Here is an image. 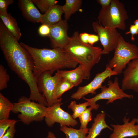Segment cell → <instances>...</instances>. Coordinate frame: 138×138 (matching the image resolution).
<instances>
[{
	"label": "cell",
	"mask_w": 138,
	"mask_h": 138,
	"mask_svg": "<svg viewBox=\"0 0 138 138\" xmlns=\"http://www.w3.org/2000/svg\"><path fill=\"white\" fill-rule=\"evenodd\" d=\"M3 24L0 25V47L8 66L29 86V99L46 106V100L39 91L37 79L33 74L34 64L33 58Z\"/></svg>",
	"instance_id": "6da1fadb"
},
{
	"label": "cell",
	"mask_w": 138,
	"mask_h": 138,
	"mask_svg": "<svg viewBox=\"0 0 138 138\" xmlns=\"http://www.w3.org/2000/svg\"><path fill=\"white\" fill-rule=\"evenodd\" d=\"M20 44L28 51L33 58L34 64L33 74L36 79L44 72H49L52 75L55 71L65 68H74L78 64L64 49H38L22 42Z\"/></svg>",
	"instance_id": "7a4b0ae2"
},
{
	"label": "cell",
	"mask_w": 138,
	"mask_h": 138,
	"mask_svg": "<svg viewBox=\"0 0 138 138\" xmlns=\"http://www.w3.org/2000/svg\"><path fill=\"white\" fill-rule=\"evenodd\" d=\"M78 31L74 32L69 43L64 48L82 67L84 79H89L92 68L100 60L101 48L82 42Z\"/></svg>",
	"instance_id": "3957f363"
},
{
	"label": "cell",
	"mask_w": 138,
	"mask_h": 138,
	"mask_svg": "<svg viewBox=\"0 0 138 138\" xmlns=\"http://www.w3.org/2000/svg\"><path fill=\"white\" fill-rule=\"evenodd\" d=\"M128 18L124 4L118 0H112L107 9H101L97 17L98 22L103 27L112 29L125 30V21Z\"/></svg>",
	"instance_id": "277c9868"
},
{
	"label": "cell",
	"mask_w": 138,
	"mask_h": 138,
	"mask_svg": "<svg viewBox=\"0 0 138 138\" xmlns=\"http://www.w3.org/2000/svg\"><path fill=\"white\" fill-rule=\"evenodd\" d=\"M47 108L46 106L22 96L17 102L14 103L12 111L15 113L20 112L18 118L24 124L28 125L33 121H42L46 115Z\"/></svg>",
	"instance_id": "5b68a950"
},
{
	"label": "cell",
	"mask_w": 138,
	"mask_h": 138,
	"mask_svg": "<svg viewBox=\"0 0 138 138\" xmlns=\"http://www.w3.org/2000/svg\"><path fill=\"white\" fill-rule=\"evenodd\" d=\"M113 57L106 65L118 74L122 73L130 61L138 57V48L120 36Z\"/></svg>",
	"instance_id": "8992f818"
},
{
	"label": "cell",
	"mask_w": 138,
	"mask_h": 138,
	"mask_svg": "<svg viewBox=\"0 0 138 138\" xmlns=\"http://www.w3.org/2000/svg\"><path fill=\"white\" fill-rule=\"evenodd\" d=\"M107 85L108 87L103 86L101 88V92L93 97L88 99L84 97L83 99L88 101L90 107L93 109L97 110L99 108V105L96 102L99 100H108L106 103L107 105L113 103L117 99L122 100L124 98H133V95L126 94L120 87L118 78H115L113 82L111 80H109Z\"/></svg>",
	"instance_id": "52a82bcc"
},
{
	"label": "cell",
	"mask_w": 138,
	"mask_h": 138,
	"mask_svg": "<svg viewBox=\"0 0 138 138\" xmlns=\"http://www.w3.org/2000/svg\"><path fill=\"white\" fill-rule=\"evenodd\" d=\"M59 76L56 72L55 75H52L48 71L44 72L41 74L37 78V88L39 92L42 93L48 103L47 107L61 103L62 98L57 99L55 92Z\"/></svg>",
	"instance_id": "ba28073f"
},
{
	"label": "cell",
	"mask_w": 138,
	"mask_h": 138,
	"mask_svg": "<svg viewBox=\"0 0 138 138\" xmlns=\"http://www.w3.org/2000/svg\"><path fill=\"white\" fill-rule=\"evenodd\" d=\"M94 31L97 34L103 49L102 54H108L114 50L121 35L116 29L104 27L98 22L92 24Z\"/></svg>",
	"instance_id": "9c48e42d"
},
{
	"label": "cell",
	"mask_w": 138,
	"mask_h": 138,
	"mask_svg": "<svg viewBox=\"0 0 138 138\" xmlns=\"http://www.w3.org/2000/svg\"><path fill=\"white\" fill-rule=\"evenodd\" d=\"M62 104L58 103L47 107L45 121L48 127H52L56 123H59L60 125L69 127L78 124V122L72 115L61 108L60 106Z\"/></svg>",
	"instance_id": "30bf717a"
},
{
	"label": "cell",
	"mask_w": 138,
	"mask_h": 138,
	"mask_svg": "<svg viewBox=\"0 0 138 138\" xmlns=\"http://www.w3.org/2000/svg\"><path fill=\"white\" fill-rule=\"evenodd\" d=\"M118 74L106 65L103 71L96 74L94 79L88 84L79 87L77 91L71 95V98L78 100L89 94H95L96 91L102 87V83L105 79L108 77L110 78L112 76Z\"/></svg>",
	"instance_id": "8fae6325"
},
{
	"label": "cell",
	"mask_w": 138,
	"mask_h": 138,
	"mask_svg": "<svg viewBox=\"0 0 138 138\" xmlns=\"http://www.w3.org/2000/svg\"><path fill=\"white\" fill-rule=\"evenodd\" d=\"M50 27V32L48 37L50 39L52 47L64 48L71 39V37L67 34V21L62 20Z\"/></svg>",
	"instance_id": "7c38bea8"
},
{
	"label": "cell",
	"mask_w": 138,
	"mask_h": 138,
	"mask_svg": "<svg viewBox=\"0 0 138 138\" xmlns=\"http://www.w3.org/2000/svg\"><path fill=\"white\" fill-rule=\"evenodd\" d=\"M121 89L138 92V57L130 61L123 72Z\"/></svg>",
	"instance_id": "4fadbf2b"
},
{
	"label": "cell",
	"mask_w": 138,
	"mask_h": 138,
	"mask_svg": "<svg viewBox=\"0 0 138 138\" xmlns=\"http://www.w3.org/2000/svg\"><path fill=\"white\" fill-rule=\"evenodd\" d=\"M129 120V118L125 116L123 120V124H111L113 128V132L109 138H126L138 136V125H135L136 119L133 118L130 122Z\"/></svg>",
	"instance_id": "5bb4252c"
},
{
	"label": "cell",
	"mask_w": 138,
	"mask_h": 138,
	"mask_svg": "<svg viewBox=\"0 0 138 138\" xmlns=\"http://www.w3.org/2000/svg\"><path fill=\"white\" fill-rule=\"evenodd\" d=\"M18 4L23 16L27 20L33 23H41L43 14L36 7L32 0H19Z\"/></svg>",
	"instance_id": "9a60e30c"
},
{
	"label": "cell",
	"mask_w": 138,
	"mask_h": 138,
	"mask_svg": "<svg viewBox=\"0 0 138 138\" xmlns=\"http://www.w3.org/2000/svg\"><path fill=\"white\" fill-rule=\"evenodd\" d=\"M63 13L62 6L55 5L43 14L41 23L50 27L55 25L62 20L61 16Z\"/></svg>",
	"instance_id": "2e32d148"
},
{
	"label": "cell",
	"mask_w": 138,
	"mask_h": 138,
	"mask_svg": "<svg viewBox=\"0 0 138 138\" xmlns=\"http://www.w3.org/2000/svg\"><path fill=\"white\" fill-rule=\"evenodd\" d=\"M105 114L102 112L97 114L94 118V122L91 126L88 128L87 138H96L105 128H108L113 130V129L106 123L105 120Z\"/></svg>",
	"instance_id": "e0dca14e"
},
{
	"label": "cell",
	"mask_w": 138,
	"mask_h": 138,
	"mask_svg": "<svg viewBox=\"0 0 138 138\" xmlns=\"http://www.w3.org/2000/svg\"><path fill=\"white\" fill-rule=\"evenodd\" d=\"M56 72L60 77L68 80L74 86L78 85L84 79L83 70L82 67L79 65L78 67L72 70H58Z\"/></svg>",
	"instance_id": "ac0fdd59"
},
{
	"label": "cell",
	"mask_w": 138,
	"mask_h": 138,
	"mask_svg": "<svg viewBox=\"0 0 138 138\" xmlns=\"http://www.w3.org/2000/svg\"><path fill=\"white\" fill-rule=\"evenodd\" d=\"M1 20L8 30L19 41L22 35L16 20L7 13H0Z\"/></svg>",
	"instance_id": "d6986e66"
},
{
	"label": "cell",
	"mask_w": 138,
	"mask_h": 138,
	"mask_svg": "<svg viewBox=\"0 0 138 138\" xmlns=\"http://www.w3.org/2000/svg\"><path fill=\"white\" fill-rule=\"evenodd\" d=\"M81 0H66L65 4L62 6L65 20L67 21L73 14L78 11L81 7Z\"/></svg>",
	"instance_id": "ffe728a7"
},
{
	"label": "cell",
	"mask_w": 138,
	"mask_h": 138,
	"mask_svg": "<svg viewBox=\"0 0 138 138\" xmlns=\"http://www.w3.org/2000/svg\"><path fill=\"white\" fill-rule=\"evenodd\" d=\"M60 130L66 135V138H87L88 128L77 129L64 125H60Z\"/></svg>",
	"instance_id": "44dd1931"
},
{
	"label": "cell",
	"mask_w": 138,
	"mask_h": 138,
	"mask_svg": "<svg viewBox=\"0 0 138 138\" xmlns=\"http://www.w3.org/2000/svg\"><path fill=\"white\" fill-rule=\"evenodd\" d=\"M14 103L0 93V120L8 119Z\"/></svg>",
	"instance_id": "7402d4cb"
},
{
	"label": "cell",
	"mask_w": 138,
	"mask_h": 138,
	"mask_svg": "<svg viewBox=\"0 0 138 138\" xmlns=\"http://www.w3.org/2000/svg\"><path fill=\"white\" fill-rule=\"evenodd\" d=\"M74 86L68 80L59 76L56 89V98L57 99H60L64 93Z\"/></svg>",
	"instance_id": "603a6c76"
},
{
	"label": "cell",
	"mask_w": 138,
	"mask_h": 138,
	"mask_svg": "<svg viewBox=\"0 0 138 138\" xmlns=\"http://www.w3.org/2000/svg\"><path fill=\"white\" fill-rule=\"evenodd\" d=\"M88 106H90V104L87 101L83 103L77 104L75 101H73L70 102L68 108L73 111L72 116L73 119H75L79 118Z\"/></svg>",
	"instance_id": "cb8c5ba5"
},
{
	"label": "cell",
	"mask_w": 138,
	"mask_h": 138,
	"mask_svg": "<svg viewBox=\"0 0 138 138\" xmlns=\"http://www.w3.org/2000/svg\"><path fill=\"white\" fill-rule=\"evenodd\" d=\"M34 4L41 12L45 13L51 7L58 2L55 0H32Z\"/></svg>",
	"instance_id": "d4e9b609"
},
{
	"label": "cell",
	"mask_w": 138,
	"mask_h": 138,
	"mask_svg": "<svg viewBox=\"0 0 138 138\" xmlns=\"http://www.w3.org/2000/svg\"><path fill=\"white\" fill-rule=\"evenodd\" d=\"M93 109L90 107L87 108L79 117L80 123V129L87 128L88 123L92 119L91 111Z\"/></svg>",
	"instance_id": "484cf974"
},
{
	"label": "cell",
	"mask_w": 138,
	"mask_h": 138,
	"mask_svg": "<svg viewBox=\"0 0 138 138\" xmlns=\"http://www.w3.org/2000/svg\"><path fill=\"white\" fill-rule=\"evenodd\" d=\"M10 77L7 73V70L1 64L0 65V90L1 91L7 88V84Z\"/></svg>",
	"instance_id": "4316f807"
},
{
	"label": "cell",
	"mask_w": 138,
	"mask_h": 138,
	"mask_svg": "<svg viewBox=\"0 0 138 138\" xmlns=\"http://www.w3.org/2000/svg\"><path fill=\"white\" fill-rule=\"evenodd\" d=\"M18 121L9 119L0 120V138L10 127L15 125Z\"/></svg>",
	"instance_id": "83f0119b"
},
{
	"label": "cell",
	"mask_w": 138,
	"mask_h": 138,
	"mask_svg": "<svg viewBox=\"0 0 138 138\" xmlns=\"http://www.w3.org/2000/svg\"><path fill=\"white\" fill-rule=\"evenodd\" d=\"M50 27L45 24H42L39 28L38 32L39 34L42 36L48 37L50 32Z\"/></svg>",
	"instance_id": "f1b7e54d"
},
{
	"label": "cell",
	"mask_w": 138,
	"mask_h": 138,
	"mask_svg": "<svg viewBox=\"0 0 138 138\" xmlns=\"http://www.w3.org/2000/svg\"><path fill=\"white\" fill-rule=\"evenodd\" d=\"M13 0H0V13H7V8L8 6L13 4Z\"/></svg>",
	"instance_id": "f546056e"
},
{
	"label": "cell",
	"mask_w": 138,
	"mask_h": 138,
	"mask_svg": "<svg viewBox=\"0 0 138 138\" xmlns=\"http://www.w3.org/2000/svg\"><path fill=\"white\" fill-rule=\"evenodd\" d=\"M16 131L15 125L11 127L1 138H14Z\"/></svg>",
	"instance_id": "4dcf8cb0"
},
{
	"label": "cell",
	"mask_w": 138,
	"mask_h": 138,
	"mask_svg": "<svg viewBox=\"0 0 138 138\" xmlns=\"http://www.w3.org/2000/svg\"><path fill=\"white\" fill-rule=\"evenodd\" d=\"M127 34H131V39L132 41L135 40L134 36L138 34V29L134 24L131 25L129 28V31L125 32Z\"/></svg>",
	"instance_id": "1f68e13d"
},
{
	"label": "cell",
	"mask_w": 138,
	"mask_h": 138,
	"mask_svg": "<svg viewBox=\"0 0 138 138\" xmlns=\"http://www.w3.org/2000/svg\"><path fill=\"white\" fill-rule=\"evenodd\" d=\"M111 1L112 0H97V1L101 5V9L106 10L108 9L110 7Z\"/></svg>",
	"instance_id": "d6a6232c"
},
{
	"label": "cell",
	"mask_w": 138,
	"mask_h": 138,
	"mask_svg": "<svg viewBox=\"0 0 138 138\" xmlns=\"http://www.w3.org/2000/svg\"><path fill=\"white\" fill-rule=\"evenodd\" d=\"M99 38L98 35L89 34L88 40V43L91 45L99 40Z\"/></svg>",
	"instance_id": "836d02e7"
},
{
	"label": "cell",
	"mask_w": 138,
	"mask_h": 138,
	"mask_svg": "<svg viewBox=\"0 0 138 138\" xmlns=\"http://www.w3.org/2000/svg\"><path fill=\"white\" fill-rule=\"evenodd\" d=\"M89 34L86 33H83L79 34V36L81 41L83 43L88 44V40Z\"/></svg>",
	"instance_id": "e575fe53"
},
{
	"label": "cell",
	"mask_w": 138,
	"mask_h": 138,
	"mask_svg": "<svg viewBox=\"0 0 138 138\" xmlns=\"http://www.w3.org/2000/svg\"><path fill=\"white\" fill-rule=\"evenodd\" d=\"M47 138H57L54 134L52 132L49 131L48 133Z\"/></svg>",
	"instance_id": "d590c367"
},
{
	"label": "cell",
	"mask_w": 138,
	"mask_h": 138,
	"mask_svg": "<svg viewBox=\"0 0 138 138\" xmlns=\"http://www.w3.org/2000/svg\"><path fill=\"white\" fill-rule=\"evenodd\" d=\"M134 24L138 29V19H136L134 21Z\"/></svg>",
	"instance_id": "8d00e7d4"
},
{
	"label": "cell",
	"mask_w": 138,
	"mask_h": 138,
	"mask_svg": "<svg viewBox=\"0 0 138 138\" xmlns=\"http://www.w3.org/2000/svg\"><path fill=\"white\" fill-rule=\"evenodd\" d=\"M136 123H137L138 125V118L136 119Z\"/></svg>",
	"instance_id": "74e56055"
}]
</instances>
